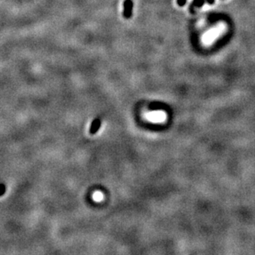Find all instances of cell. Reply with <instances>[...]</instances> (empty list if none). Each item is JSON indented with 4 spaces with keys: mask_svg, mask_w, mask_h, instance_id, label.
<instances>
[{
    "mask_svg": "<svg viewBox=\"0 0 255 255\" xmlns=\"http://www.w3.org/2000/svg\"><path fill=\"white\" fill-rule=\"evenodd\" d=\"M133 7H134V3H133L132 0H125L124 2V13H123V15H124V17L126 19H129L132 17Z\"/></svg>",
    "mask_w": 255,
    "mask_h": 255,
    "instance_id": "1",
    "label": "cell"
},
{
    "mask_svg": "<svg viewBox=\"0 0 255 255\" xmlns=\"http://www.w3.org/2000/svg\"><path fill=\"white\" fill-rule=\"evenodd\" d=\"M205 0H193L189 7V10L191 13H195V8H201L204 5Z\"/></svg>",
    "mask_w": 255,
    "mask_h": 255,
    "instance_id": "2",
    "label": "cell"
},
{
    "mask_svg": "<svg viewBox=\"0 0 255 255\" xmlns=\"http://www.w3.org/2000/svg\"><path fill=\"white\" fill-rule=\"evenodd\" d=\"M100 125H101V122L99 121V119H94L93 121V122L91 123V126H90V129H89V132L90 134H95L97 133V131H99V129L100 127Z\"/></svg>",
    "mask_w": 255,
    "mask_h": 255,
    "instance_id": "3",
    "label": "cell"
},
{
    "mask_svg": "<svg viewBox=\"0 0 255 255\" xmlns=\"http://www.w3.org/2000/svg\"><path fill=\"white\" fill-rule=\"evenodd\" d=\"M176 3L180 7H183L186 4V0H176Z\"/></svg>",
    "mask_w": 255,
    "mask_h": 255,
    "instance_id": "4",
    "label": "cell"
},
{
    "mask_svg": "<svg viewBox=\"0 0 255 255\" xmlns=\"http://www.w3.org/2000/svg\"><path fill=\"white\" fill-rule=\"evenodd\" d=\"M5 192V186L3 184H0V196H2Z\"/></svg>",
    "mask_w": 255,
    "mask_h": 255,
    "instance_id": "5",
    "label": "cell"
},
{
    "mask_svg": "<svg viewBox=\"0 0 255 255\" xmlns=\"http://www.w3.org/2000/svg\"><path fill=\"white\" fill-rule=\"evenodd\" d=\"M210 5H212L215 4V0H205Z\"/></svg>",
    "mask_w": 255,
    "mask_h": 255,
    "instance_id": "6",
    "label": "cell"
}]
</instances>
